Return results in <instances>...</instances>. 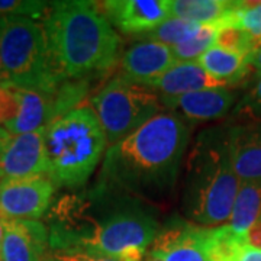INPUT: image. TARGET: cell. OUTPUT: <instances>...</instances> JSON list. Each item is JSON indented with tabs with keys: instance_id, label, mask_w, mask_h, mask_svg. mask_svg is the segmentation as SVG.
Masks as SVG:
<instances>
[{
	"instance_id": "cell-19",
	"label": "cell",
	"mask_w": 261,
	"mask_h": 261,
	"mask_svg": "<svg viewBox=\"0 0 261 261\" xmlns=\"http://www.w3.org/2000/svg\"><path fill=\"white\" fill-rule=\"evenodd\" d=\"M207 74L226 86L241 82L248 73L250 58L224 48L212 47L196 61Z\"/></svg>"
},
{
	"instance_id": "cell-15",
	"label": "cell",
	"mask_w": 261,
	"mask_h": 261,
	"mask_svg": "<svg viewBox=\"0 0 261 261\" xmlns=\"http://www.w3.org/2000/svg\"><path fill=\"white\" fill-rule=\"evenodd\" d=\"M147 86L155 90V93L159 94L167 111H170L173 103L183 94L203 90V89L228 87L225 83L207 74L196 61L177 63L166 74H163Z\"/></svg>"
},
{
	"instance_id": "cell-31",
	"label": "cell",
	"mask_w": 261,
	"mask_h": 261,
	"mask_svg": "<svg viewBox=\"0 0 261 261\" xmlns=\"http://www.w3.org/2000/svg\"><path fill=\"white\" fill-rule=\"evenodd\" d=\"M3 235H5V219L0 215V250H2V243H3Z\"/></svg>"
},
{
	"instance_id": "cell-34",
	"label": "cell",
	"mask_w": 261,
	"mask_h": 261,
	"mask_svg": "<svg viewBox=\"0 0 261 261\" xmlns=\"http://www.w3.org/2000/svg\"><path fill=\"white\" fill-rule=\"evenodd\" d=\"M260 47H261V45H260Z\"/></svg>"
},
{
	"instance_id": "cell-27",
	"label": "cell",
	"mask_w": 261,
	"mask_h": 261,
	"mask_svg": "<svg viewBox=\"0 0 261 261\" xmlns=\"http://www.w3.org/2000/svg\"><path fill=\"white\" fill-rule=\"evenodd\" d=\"M48 261H119L86 251H51Z\"/></svg>"
},
{
	"instance_id": "cell-22",
	"label": "cell",
	"mask_w": 261,
	"mask_h": 261,
	"mask_svg": "<svg viewBox=\"0 0 261 261\" xmlns=\"http://www.w3.org/2000/svg\"><path fill=\"white\" fill-rule=\"evenodd\" d=\"M197 27H199L197 23L189 22L185 19L168 18L152 31L137 37V41L138 39L140 41H152V42L164 44L168 47H174L180 42H183L187 37H190Z\"/></svg>"
},
{
	"instance_id": "cell-25",
	"label": "cell",
	"mask_w": 261,
	"mask_h": 261,
	"mask_svg": "<svg viewBox=\"0 0 261 261\" xmlns=\"http://www.w3.org/2000/svg\"><path fill=\"white\" fill-rule=\"evenodd\" d=\"M232 118L244 122H261V74L254 80L248 92L233 106Z\"/></svg>"
},
{
	"instance_id": "cell-32",
	"label": "cell",
	"mask_w": 261,
	"mask_h": 261,
	"mask_svg": "<svg viewBox=\"0 0 261 261\" xmlns=\"http://www.w3.org/2000/svg\"><path fill=\"white\" fill-rule=\"evenodd\" d=\"M5 83V77H3V68H2V60H0V84Z\"/></svg>"
},
{
	"instance_id": "cell-24",
	"label": "cell",
	"mask_w": 261,
	"mask_h": 261,
	"mask_svg": "<svg viewBox=\"0 0 261 261\" xmlns=\"http://www.w3.org/2000/svg\"><path fill=\"white\" fill-rule=\"evenodd\" d=\"M243 28L257 42V49L261 45V2H238L237 8L226 19Z\"/></svg>"
},
{
	"instance_id": "cell-10",
	"label": "cell",
	"mask_w": 261,
	"mask_h": 261,
	"mask_svg": "<svg viewBox=\"0 0 261 261\" xmlns=\"http://www.w3.org/2000/svg\"><path fill=\"white\" fill-rule=\"evenodd\" d=\"M57 187L47 176L0 183V215L6 221H39L53 205Z\"/></svg>"
},
{
	"instance_id": "cell-12",
	"label": "cell",
	"mask_w": 261,
	"mask_h": 261,
	"mask_svg": "<svg viewBox=\"0 0 261 261\" xmlns=\"http://www.w3.org/2000/svg\"><path fill=\"white\" fill-rule=\"evenodd\" d=\"M100 9L115 31L140 37L171 18L168 0H108Z\"/></svg>"
},
{
	"instance_id": "cell-9",
	"label": "cell",
	"mask_w": 261,
	"mask_h": 261,
	"mask_svg": "<svg viewBox=\"0 0 261 261\" xmlns=\"http://www.w3.org/2000/svg\"><path fill=\"white\" fill-rule=\"evenodd\" d=\"M56 116L54 94L0 84V128L9 134H28L47 126Z\"/></svg>"
},
{
	"instance_id": "cell-8",
	"label": "cell",
	"mask_w": 261,
	"mask_h": 261,
	"mask_svg": "<svg viewBox=\"0 0 261 261\" xmlns=\"http://www.w3.org/2000/svg\"><path fill=\"white\" fill-rule=\"evenodd\" d=\"M142 261H216L215 228L174 216L160 226Z\"/></svg>"
},
{
	"instance_id": "cell-3",
	"label": "cell",
	"mask_w": 261,
	"mask_h": 261,
	"mask_svg": "<svg viewBox=\"0 0 261 261\" xmlns=\"http://www.w3.org/2000/svg\"><path fill=\"white\" fill-rule=\"evenodd\" d=\"M41 22L61 83L92 80L119 64L121 38L97 3L51 2Z\"/></svg>"
},
{
	"instance_id": "cell-13",
	"label": "cell",
	"mask_w": 261,
	"mask_h": 261,
	"mask_svg": "<svg viewBox=\"0 0 261 261\" xmlns=\"http://www.w3.org/2000/svg\"><path fill=\"white\" fill-rule=\"evenodd\" d=\"M174 64L177 61L171 47L152 41H137L121 57L118 75L132 83L147 86L166 74Z\"/></svg>"
},
{
	"instance_id": "cell-33",
	"label": "cell",
	"mask_w": 261,
	"mask_h": 261,
	"mask_svg": "<svg viewBox=\"0 0 261 261\" xmlns=\"http://www.w3.org/2000/svg\"><path fill=\"white\" fill-rule=\"evenodd\" d=\"M5 134H6V130H5V129H2V128H0V138H2V137H3V135H5Z\"/></svg>"
},
{
	"instance_id": "cell-7",
	"label": "cell",
	"mask_w": 261,
	"mask_h": 261,
	"mask_svg": "<svg viewBox=\"0 0 261 261\" xmlns=\"http://www.w3.org/2000/svg\"><path fill=\"white\" fill-rule=\"evenodd\" d=\"M90 106L109 147L166 111L155 90L145 84L128 82L119 75L112 77L90 97Z\"/></svg>"
},
{
	"instance_id": "cell-26",
	"label": "cell",
	"mask_w": 261,
	"mask_h": 261,
	"mask_svg": "<svg viewBox=\"0 0 261 261\" xmlns=\"http://www.w3.org/2000/svg\"><path fill=\"white\" fill-rule=\"evenodd\" d=\"M48 2L38 0H0V19L25 16L41 20L47 13Z\"/></svg>"
},
{
	"instance_id": "cell-17",
	"label": "cell",
	"mask_w": 261,
	"mask_h": 261,
	"mask_svg": "<svg viewBox=\"0 0 261 261\" xmlns=\"http://www.w3.org/2000/svg\"><path fill=\"white\" fill-rule=\"evenodd\" d=\"M229 147L240 181H261V122L229 125Z\"/></svg>"
},
{
	"instance_id": "cell-30",
	"label": "cell",
	"mask_w": 261,
	"mask_h": 261,
	"mask_svg": "<svg viewBox=\"0 0 261 261\" xmlns=\"http://www.w3.org/2000/svg\"><path fill=\"white\" fill-rule=\"evenodd\" d=\"M250 65L257 71V74H261V47L251 56V58H250Z\"/></svg>"
},
{
	"instance_id": "cell-5",
	"label": "cell",
	"mask_w": 261,
	"mask_h": 261,
	"mask_svg": "<svg viewBox=\"0 0 261 261\" xmlns=\"http://www.w3.org/2000/svg\"><path fill=\"white\" fill-rule=\"evenodd\" d=\"M47 177L57 189L87 185L106 154L108 140L90 105L58 115L44 128Z\"/></svg>"
},
{
	"instance_id": "cell-1",
	"label": "cell",
	"mask_w": 261,
	"mask_h": 261,
	"mask_svg": "<svg viewBox=\"0 0 261 261\" xmlns=\"http://www.w3.org/2000/svg\"><path fill=\"white\" fill-rule=\"evenodd\" d=\"M47 216L51 251L142 261L161 224L154 206L94 181L61 195Z\"/></svg>"
},
{
	"instance_id": "cell-21",
	"label": "cell",
	"mask_w": 261,
	"mask_h": 261,
	"mask_svg": "<svg viewBox=\"0 0 261 261\" xmlns=\"http://www.w3.org/2000/svg\"><path fill=\"white\" fill-rule=\"evenodd\" d=\"M221 25L222 22L199 25L190 37H187L183 42H180L177 45L171 47L176 61L177 63L197 61L199 57L203 56L209 48L215 47L216 34Z\"/></svg>"
},
{
	"instance_id": "cell-6",
	"label": "cell",
	"mask_w": 261,
	"mask_h": 261,
	"mask_svg": "<svg viewBox=\"0 0 261 261\" xmlns=\"http://www.w3.org/2000/svg\"><path fill=\"white\" fill-rule=\"evenodd\" d=\"M0 60L5 84L47 94H56L63 84L51 61L41 20L25 16L0 19Z\"/></svg>"
},
{
	"instance_id": "cell-16",
	"label": "cell",
	"mask_w": 261,
	"mask_h": 261,
	"mask_svg": "<svg viewBox=\"0 0 261 261\" xmlns=\"http://www.w3.org/2000/svg\"><path fill=\"white\" fill-rule=\"evenodd\" d=\"M237 94L228 87L203 89L178 97L170 111L176 112L185 121L192 123L218 121L233 109Z\"/></svg>"
},
{
	"instance_id": "cell-14",
	"label": "cell",
	"mask_w": 261,
	"mask_h": 261,
	"mask_svg": "<svg viewBox=\"0 0 261 261\" xmlns=\"http://www.w3.org/2000/svg\"><path fill=\"white\" fill-rule=\"evenodd\" d=\"M49 235L41 221H6L0 261H48Z\"/></svg>"
},
{
	"instance_id": "cell-4",
	"label": "cell",
	"mask_w": 261,
	"mask_h": 261,
	"mask_svg": "<svg viewBox=\"0 0 261 261\" xmlns=\"http://www.w3.org/2000/svg\"><path fill=\"white\" fill-rule=\"evenodd\" d=\"M181 212L185 219L205 228L228 222L240 189L229 147V125L200 130L185 160Z\"/></svg>"
},
{
	"instance_id": "cell-2",
	"label": "cell",
	"mask_w": 261,
	"mask_h": 261,
	"mask_svg": "<svg viewBox=\"0 0 261 261\" xmlns=\"http://www.w3.org/2000/svg\"><path fill=\"white\" fill-rule=\"evenodd\" d=\"M192 126L163 111L106 149L96 183L147 203L166 199L177 185Z\"/></svg>"
},
{
	"instance_id": "cell-23",
	"label": "cell",
	"mask_w": 261,
	"mask_h": 261,
	"mask_svg": "<svg viewBox=\"0 0 261 261\" xmlns=\"http://www.w3.org/2000/svg\"><path fill=\"white\" fill-rule=\"evenodd\" d=\"M215 45L248 58H251L252 54L257 51V42L250 37V34H247L243 28L229 23L228 20H224L218 29Z\"/></svg>"
},
{
	"instance_id": "cell-29",
	"label": "cell",
	"mask_w": 261,
	"mask_h": 261,
	"mask_svg": "<svg viewBox=\"0 0 261 261\" xmlns=\"http://www.w3.org/2000/svg\"><path fill=\"white\" fill-rule=\"evenodd\" d=\"M245 245L261 250V215L245 235Z\"/></svg>"
},
{
	"instance_id": "cell-28",
	"label": "cell",
	"mask_w": 261,
	"mask_h": 261,
	"mask_svg": "<svg viewBox=\"0 0 261 261\" xmlns=\"http://www.w3.org/2000/svg\"><path fill=\"white\" fill-rule=\"evenodd\" d=\"M231 261H261V250L243 244L233 254Z\"/></svg>"
},
{
	"instance_id": "cell-18",
	"label": "cell",
	"mask_w": 261,
	"mask_h": 261,
	"mask_svg": "<svg viewBox=\"0 0 261 261\" xmlns=\"http://www.w3.org/2000/svg\"><path fill=\"white\" fill-rule=\"evenodd\" d=\"M237 5L232 0H168V10L171 18L203 25L224 22Z\"/></svg>"
},
{
	"instance_id": "cell-20",
	"label": "cell",
	"mask_w": 261,
	"mask_h": 261,
	"mask_svg": "<svg viewBox=\"0 0 261 261\" xmlns=\"http://www.w3.org/2000/svg\"><path fill=\"white\" fill-rule=\"evenodd\" d=\"M261 215V181H244L235 197L228 226L233 235L243 238Z\"/></svg>"
},
{
	"instance_id": "cell-11",
	"label": "cell",
	"mask_w": 261,
	"mask_h": 261,
	"mask_svg": "<svg viewBox=\"0 0 261 261\" xmlns=\"http://www.w3.org/2000/svg\"><path fill=\"white\" fill-rule=\"evenodd\" d=\"M44 128L18 135L6 132L0 138V183L47 176Z\"/></svg>"
}]
</instances>
